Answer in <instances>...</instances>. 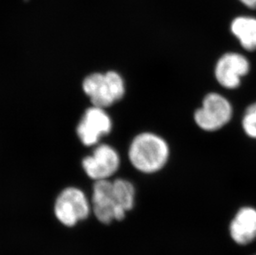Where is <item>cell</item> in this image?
Segmentation results:
<instances>
[{
	"mask_svg": "<svg viewBox=\"0 0 256 255\" xmlns=\"http://www.w3.org/2000/svg\"><path fill=\"white\" fill-rule=\"evenodd\" d=\"M168 156L170 148L166 141L152 132L137 135L128 150L131 164L144 174L160 171L167 162Z\"/></svg>",
	"mask_w": 256,
	"mask_h": 255,
	"instance_id": "obj_1",
	"label": "cell"
},
{
	"mask_svg": "<svg viewBox=\"0 0 256 255\" xmlns=\"http://www.w3.org/2000/svg\"><path fill=\"white\" fill-rule=\"evenodd\" d=\"M82 88L93 106L102 108L118 102L126 92L123 78L113 70L88 76L83 82Z\"/></svg>",
	"mask_w": 256,
	"mask_h": 255,
	"instance_id": "obj_2",
	"label": "cell"
},
{
	"mask_svg": "<svg viewBox=\"0 0 256 255\" xmlns=\"http://www.w3.org/2000/svg\"><path fill=\"white\" fill-rule=\"evenodd\" d=\"M54 213L63 226L73 227L88 217L89 203L82 190L76 188H66L56 198Z\"/></svg>",
	"mask_w": 256,
	"mask_h": 255,
	"instance_id": "obj_3",
	"label": "cell"
},
{
	"mask_svg": "<svg viewBox=\"0 0 256 255\" xmlns=\"http://www.w3.org/2000/svg\"><path fill=\"white\" fill-rule=\"evenodd\" d=\"M232 107L225 97L216 93L208 94L202 106L195 112L196 124L205 131H216L225 126L232 118Z\"/></svg>",
	"mask_w": 256,
	"mask_h": 255,
	"instance_id": "obj_4",
	"label": "cell"
},
{
	"mask_svg": "<svg viewBox=\"0 0 256 255\" xmlns=\"http://www.w3.org/2000/svg\"><path fill=\"white\" fill-rule=\"evenodd\" d=\"M93 212L96 219L107 224L113 220H122L126 212L117 206L113 196V184L108 180H96L93 186Z\"/></svg>",
	"mask_w": 256,
	"mask_h": 255,
	"instance_id": "obj_5",
	"label": "cell"
},
{
	"mask_svg": "<svg viewBox=\"0 0 256 255\" xmlns=\"http://www.w3.org/2000/svg\"><path fill=\"white\" fill-rule=\"evenodd\" d=\"M120 162L118 152L109 145L102 144L94 150L92 156L83 159L82 166L90 178L107 180L118 171Z\"/></svg>",
	"mask_w": 256,
	"mask_h": 255,
	"instance_id": "obj_6",
	"label": "cell"
},
{
	"mask_svg": "<svg viewBox=\"0 0 256 255\" xmlns=\"http://www.w3.org/2000/svg\"><path fill=\"white\" fill-rule=\"evenodd\" d=\"M112 128V120L104 108L92 106L84 114L76 132L83 144L92 146L96 144L102 136L108 134Z\"/></svg>",
	"mask_w": 256,
	"mask_h": 255,
	"instance_id": "obj_7",
	"label": "cell"
},
{
	"mask_svg": "<svg viewBox=\"0 0 256 255\" xmlns=\"http://www.w3.org/2000/svg\"><path fill=\"white\" fill-rule=\"evenodd\" d=\"M249 60L240 53L229 52L219 59L215 68L216 78L223 87L236 89L242 82V77L249 72Z\"/></svg>",
	"mask_w": 256,
	"mask_h": 255,
	"instance_id": "obj_8",
	"label": "cell"
},
{
	"mask_svg": "<svg viewBox=\"0 0 256 255\" xmlns=\"http://www.w3.org/2000/svg\"><path fill=\"white\" fill-rule=\"evenodd\" d=\"M229 230L232 240L240 246L253 242L256 238V209L242 207L232 219Z\"/></svg>",
	"mask_w": 256,
	"mask_h": 255,
	"instance_id": "obj_9",
	"label": "cell"
},
{
	"mask_svg": "<svg viewBox=\"0 0 256 255\" xmlns=\"http://www.w3.org/2000/svg\"><path fill=\"white\" fill-rule=\"evenodd\" d=\"M230 30L247 51L256 50V18L240 16L232 21Z\"/></svg>",
	"mask_w": 256,
	"mask_h": 255,
	"instance_id": "obj_10",
	"label": "cell"
},
{
	"mask_svg": "<svg viewBox=\"0 0 256 255\" xmlns=\"http://www.w3.org/2000/svg\"><path fill=\"white\" fill-rule=\"evenodd\" d=\"M113 196L117 206L126 212L134 207L136 190L132 183L124 179H116L113 182Z\"/></svg>",
	"mask_w": 256,
	"mask_h": 255,
	"instance_id": "obj_11",
	"label": "cell"
},
{
	"mask_svg": "<svg viewBox=\"0 0 256 255\" xmlns=\"http://www.w3.org/2000/svg\"><path fill=\"white\" fill-rule=\"evenodd\" d=\"M242 126L248 136L256 140V103L247 108L242 120Z\"/></svg>",
	"mask_w": 256,
	"mask_h": 255,
	"instance_id": "obj_12",
	"label": "cell"
},
{
	"mask_svg": "<svg viewBox=\"0 0 256 255\" xmlns=\"http://www.w3.org/2000/svg\"><path fill=\"white\" fill-rule=\"evenodd\" d=\"M239 1L250 8H256V0H239Z\"/></svg>",
	"mask_w": 256,
	"mask_h": 255,
	"instance_id": "obj_13",
	"label": "cell"
},
{
	"mask_svg": "<svg viewBox=\"0 0 256 255\" xmlns=\"http://www.w3.org/2000/svg\"><path fill=\"white\" fill-rule=\"evenodd\" d=\"M254 255H256V254H254Z\"/></svg>",
	"mask_w": 256,
	"mask_h": 255,
	"instance_id": "obj_14",
	"label": "cell"
}]
</instances>
